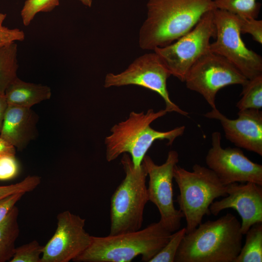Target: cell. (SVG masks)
Returning <instances> with one entry per match:
<instances>
[{
	"mask_svg": "<svg viewBox=\"0 0 262 262\" xmlns=\"http://www.w3.org/2000/svg\"><path fill=\"white\" fill-rule=\"evenodd\" d=\"M147 7L138 42L142 49L151 50L176 41L216 9L213 0H149Z\"/></svg>",
	"mask_w": 262,
	"mask_h": 262,
	"instance_id": "cell-1",
	"label": "cell"
},
{
	"mask_svg": "<svg viewBox=\"0 0 262 262\" xmlns=\"http://www.w3.org/2000/svg\"><path fill=\"white\" fill-rule=\"evenodd\" d=\"M241 223L231 213L186 233L175 262H234L242 246Z\"/></svg>",
	"mask_w": 262,
	"mask_h": 262,
	"instance_id": "cell-2",
	"label": "cell"
},
{
	"mask_svg": "<svg viewBox=\"0 0 262 262\" xmlns=\"http://www.w3.org/2000/svg\"><path fill=\"white\" fill-rule=\"evenodd\" d=\"M159 221L145 228L104 237L91 236L86 249L76 262H131L137 256L150 260L163 247L172 234Z\"/></svg>",
	"mask_w": 262,
	"mask_h": 262,
	"instance_id": "cell-3",
	"label": "cell"
},
{
	"mask_svg": "<svg viewBox=\"0 0 262 262\" xmlns=\"http://www.w3.org/2000/svg\"><path fill=\"white\" fill-rule=\"evenodd\" d=\"M166 113L165 109L154 112L150 109L146 113L133 111L127 119L114 125L110 130L111 134L104 141L107 161L111 162L126 153L131 155L134 166L138 167L156 140H167V145H171L183 134L185 126L166 131L155 130L150 126L152 122Z\"/></svg>",
	"mask_w": 262,
	"mask_h": 262,
	"instance_id": "cell-4",
	"label": "cell"
},
{
	"mask_svg": "<svg viewBox=\"0 0 262 262\" xmlns=\"http://www.w3.org/2000/svg\"><path fill=\"white\" fill-rule=\"evenodd\" d=\"M121 164L125 176L111 198V235L140 229L145 207L149 201L144 164L135 167L126 153L123 154Z\"/></svg>",
	"mask_w": 262,
	"mask_h": 262,
	"instance_id": "cell-5",
	"label": "cell"
},
{
	"mask_svg": "<svg viewBox=\"0 0 262 262\" xmlns=\"http://www.w3.org/2000/svg\"><path fill=\"white\" fill-rule=\"evenodd\" d=\"M173 179L180 191L176 202L185 218L188 233L202 223L204 215L210 214V206L215 198L227 196L226 186L213 171L198 164L193 165L192 171L176 164Z\"/></svg>",
	"mask_w": 262,
	"mask_h": 262,
	"instance_id": "cell-6",
	"label": "cell"
},
{
	"mask_svg": "<svg viewBox=\"0 0 262 262\" xmlns=\"http://www.w3.org/2000/svg\"><path fill=\"white\" fill-rule=\"evenodd\" d=\"M205 14L189 32L172 43L154 51L171 75L181 82L193 64L209 50L210 39L216 34L213 10Z\"/></svg>",
	"mask_w": 262,
	"mask_h": 262,
	"instance_id": "cell-7",
	"label": "cell"
},
{
	"mask_svg": "<svg viewBox=\"0 0 262 262\" xmlns=\"http://www.w3.org/2000/svg\"><path fill=\"white\" fill-rule=\"evenodd\" d=\"M213 16L215 40L210 43L209 50L227 59L248 80L262 75V58L244 43L238 16L217 8Z\"/></svg>",
	"mask_w": 262,
	"mask_h": 262,
	"instance_id": "cell-8",
	"label": "cell"
},
{
	"mask_svg": "<svg viewBox=\"0 0 262 262\" xmlns=\"http://www.w3.org/2000/svg\"><path fill=\"white\" fill-rule=\"evenodd\" d=\"M171 74L159 56L153 52L136 58L124 71L117 74L109 73L105 76L104 87L134 85L152 91L163 99L167 113L176 112L183 116L189 113L181 109L170 99L167 80Z\"/></svg>",
	"mask_w": 262,
	"mask_h": 262,
	"instance_id": "cell-9",
	"label": "cell"
},
{
	"mask_svg": "<svg viewBox=\"0 0 262 262\" xmlns=\"http://www.w3.org/2000/svg\"><path fill=\"white\" fill-rule=\"evenodd\" d=\"M247 80L227 59L209 50L191 66L184 82L188 89L200 94L214 109L215 97L221 89L234 84L243 86Z\"/></svg>",
	"mask_w": 262,
	"mask_h": 262,
	"instance_id": "cell-10",
	"label": "cell"
},
{
	"mask_svg": "<svg viewBox=\"0 0 262 262\" xmlns=\"http://www.w3.org/2000/svg\"><path fill=\"white\" fill-rule=\"evenodd\" d=\"M179 161L178 153L170 150L165 162L161 165L156 164L147 155L142 163L149 177L148 200L157 207L161 216L159 221L171 232L180 229L181 220L184 217L180 211L175 208L173 200V170Z\"/></svg>",
	"mask_w": 262,
	"mask_h": 262,
	"instance_id": "cell-11",
	"label": "cell"
},
{
	"mask_svg": "<svg viewBox=\"0 0 262 262\" xmlns=\"http://www.w3.org/2000/svg\"><path fill=\"white\" fill-rule=\"evenodd\" d=\"M205 162L224 186L247 182L262 186V165L251 161L240 148H223L219 131L212 134V147L206 156Z\"/></svg>",
	"mask_w": 262,
	"mask_h": 262,
	"instance_id": "cell-12",
	"label": "cell"
},
{
	"mask_svg": "<svg viewBox=\"0 0 262 262\" xmlns=\"http://www.w3.org/2000/svg\"><path fill=\"white\" fill-rule=\"evenodd\" d=\"M56 230L44 246L41 262L73 261L89 245L91 236L86 231L85 219L65 211L57 216Z\"/></svg>",
	"mask_w": 262,
	"mask_h": 262,
	"instance_id": "cell-13",
	"label": "cell"
},
{
	"mask_svg": "<svg viewBox=\"0 0 262 262\" xmlns=\"http://www.w3.org/2000/svg\"><path fill=\"white\" fill-rule=\"evenodd\" d=\"M226 188L227 196L213 202L210 213L216 216L224 210H235L241 217V231L244 235L253 225L262 222V186L251 182H235Z\"/></svg>",
	"mask_w": 262,
	"mask_h": 262,
	"instance_id": "cell-14",
	"label": "cell"
},
{
	"mask_svg": "<svg viewBox=\"0 0 262 262\" xmlns=\"http://www.w3.org/2000/svg\"><path fill=\"white\" fill-rule=\"evenodd\" d=\"M238 118H228L217 108L204 116L220 121L226 139L239 148L262 156V112L260 110H239Z\"/></svg>",
	"mask_w": 262,
	"mask_h": 262,
	"instance_id": "cell-15",
	"label": "cell"
},
{
	"mask_svg": "<svg viewBox=\"0 0 262 262\" xmlns=\"http://www.w3.org/2000/svg\"><path fill=\"white\" fill-rule=\"evenodd\" d=\"M37 121V115L31 108L8 105L0 137L21 151L36 137Z\"/></svg>",
	"mask_w": 262,
	"mask_h": 262,
	"instance_id": "cell-16",
	"label": "cell"
},
{
	"mask_svg": "<svg viewBox=\"0 0 262 262\" xmlns=\"http://www.w3.org/2000/svg\"><path fill=\"white\" fill-rule=\"evenodd\" d=\"M4 94L8 105L31 108L49 99L51 90L47 85L26 82L17 77L8 85Z\"/></svg>",
	"mask_w": 262,
	"mask_h": 262,
	"instance_id": "cell-17",
	"label": "cell"
},
{
	"mask_svg": "<svg viewBox=\"0 0 262 262\" xmlns=\"http://www.w3.org/2000/svg\"><path fill=\"white\" fill-rule=\"evenodd\" d=\"M18 214V209L15 206L0 223V262L10 261L14 255L19 234Z\"/></svg>",
	"mask_w": 262,
	"mask_h": 262,
	"instance_id": "cell-18",
	"label": "cell"
},
{
	"mask_svg": "<svg viewBox=\"0 0 262 262\" xmlns=\"http://www.w3.org/2000/svg\"><path fill=\"white\" fill-rule=\"evenodd\" d=\"M17 45L13 42L0 48V93H5L16 78L18 68Z\"/></svg>",
	"mask_w": 262,
	"mask_h": 262,
	"instance_id": "cell-19",
	"label": "cell"
},
{
	"mask_svg": "<svg viewBox=\"0 0 262 262\" xmlns=\"http://www.w3.org/2000/svg\"><path fill=\"white\" fill-rule=\"evenodd\" d=\"M245 235V245L234 262H262V222L253 225Z\"/></svg>",
	"mask_w": 262,
	"mask_h": 262,
	"instance_id": "cell-20",
	"label": "cell"
},
{
	"mask_svg": "<svg viewBox=\"0 0 262 262\" xmlns=\"http://www.w3.org/2000/svg\"><path fill=\"white\" fill-rule=\"evenodd\" d=\"M241 98L236 103L239 110L262 108V75L249 79L242 86Z\"/></svg>",
	"mask_w": 262,
	"mask_h": 262,
	"instance_id": "cell-21",
	"label": "cell"
},
{
	"mask_svg": "<svg viewBox=\"0 0 262 262\" xmlns=\"http://www.w3.org/2000/svg\"><path fill=\"white\" fill-rule=\"evenodd\" d=\"M213 0L216 8L246 18H256L261 7L257 0Z\"/></svg>",
	"mask_w": 262,
	"mask_h": 262,
	"instance_id": "cell-22",
	"label": "cell"
},
{
	"mask_svg": "<svg viewBox=\"0 0 262 262\" xmlns=\"http://www.w3.org/2000/svg\"><path fill=\"white\" fill-rule=\"evenodd\" d=\"M59 2L60 0H26L20 13L24 26H29L38 13L52 11Z\"/></svg>",
	"mask_w": 262,
	"mask_h": 262,
	"instance_id": "cell-23",
	"label": "cell"
},
{
	"mask_svg": "<svg viewBox=\"0 0 262 262\" xmlns=\"http://www.w3.org/2000/svg\"><path fill=\"white\" fill-rule=\"evenodd\" d=\"M172 233L167 243L149 262H174L175 258L181 241L186 234L184 227Z\"/></svg>",
	"mask_w": 262,
	"mask_h": 262,
	"instance_id": "cell-24",
	"label": "cell"
},
{
	"mask_svg": "<svg viewBox=\"0 0 262 262\" xmlns=\"http://www.w3.org/2000/svg\"><path fill=\"white\" fill-rule=\"evenodd\" d=\"M44 246L36 240L16 247L10 262H41Z\"/></svg>",
	"mask_w": 262,
	"mask_h": 262,
	"instance_id": "cell-25",
	"label": "cell"
},
{
	"mask_svg": "<svg viewBox=\"0 0 262 262\" xmlns=\"http://www.w3.org/2000/svg\"><path fill=\"white\" fill-rule=\"evenodd\" d=\"M41 183L39 176H28L21 181L6 186H0V200L18 193H27L33 191Z\"/></svg>",
	"mask_w": 262,
	"mask_h": 262,
	"instance_id": "cell-26",
	"label": "cell"
},
{
	"mask_svg": "<svg viewBox=\"0 0 262 262\" xmlns=\"http://www.w3.org/2000/svg\"><path fill=\"white\" fill-rule=\"evenodd\" d=\"M238 22L241 33H248L255 41L260 44H262V20L246 18L238 16Z\"/></svg>",
	"mask_w": 262,
	"mask_h": 262,
	"instance_id": "cell-27",
	"label": "cell"
},
{
	"mask_svg": "<svg viewBox=\"0 0 262 262\" xmlns=\"http://www.w3.org/2000/svg\"><path fill=\"white\" fill-rule=\"evenodd\" d=\"M6 14L0 13V48L16 41H22L25 38L23 31L17 28L10 29L3 25Z\"/></svg>",
	"mask_w": 262,
	"mask_h": 262,
	"instance_id": "cell-28",
	"label": "cell"
},
{
	"mask_svg": "<svg viewBox=\"0 0 262 262\" xmlns=\"http://www.w3.org/2000/svg\"><path fill=\"white\" fill-rule=\"evenodd\" d=\"M19 166L15 155H5L0 157V180H8L18 174Z\"/></svg>",
	"mask_w": 262,
	"mask_h": 262,
	"instance_id": "cell-29",
	"label": "cell"
},
{
	"mask_svg": "<svg viewBox=\"0 0 262 262\" xmlns=\"http://www.w3.org/2000/svg\"><path fill=\"white\" fill-rule=\"evenodd\" d=\"M25 193H18L0 200V223L6 217L11 209L22 198Z\"/></svg>",
	"mask_w": 262,
	"mask_h": 262,
	"instance_id": "cell-30",
	"label": "cell"
},
{
	"mask_svg": "<svg viewBox=\"0 0 262 262\" xmlns=\"http://www.w3.org/2000/svg\"><path fill=\"white\" fill-rule=\"evenodd\" d=\"M16 148L0 137V157L5 155H15Z\"/></svg>",
	"mask_w": 262,
	"mask_h": 262,
	"instance_id": "cell-31",
	"label": "cell"
},
{
	"mask_svg": "<svg viewBox=\"0 0 262 262\" xmlns=\"http://www.w3.org/2000/svg\"><path fill=\"white\" fill-rule=\"evenodd\" d=\"M8 105L5 94L0 93V133Z\"/></svg>",
	"mask_w": 262,
	"mask_h": 262,
	"instance_id": "cell-32",
	"label": "cell"
},
{
	"mask_svg": "<svg viewBox=\"0 0 262 262\" xmlns=\"http://www.w3.org/2000/svg\"><path fill=\"white\" fill-rule=\"evenodd\" d=\"M82 3L84 6L91 7L92 4L93 0H78Z\"/></svg>",
	"mask_w": 262,
	"mask_h": 262,
	"instance_id": "cell-33",
	"label": "cell"
}]
</instances>
